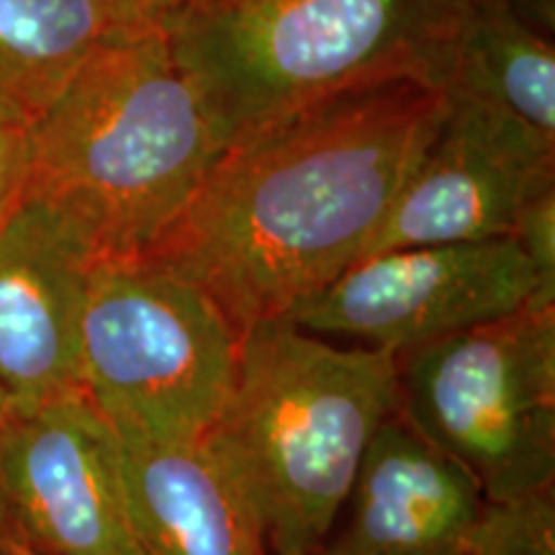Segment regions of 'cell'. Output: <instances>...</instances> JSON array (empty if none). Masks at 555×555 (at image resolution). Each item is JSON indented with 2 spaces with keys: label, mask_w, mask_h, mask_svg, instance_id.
<instances>
[{
  "label": "cell",
  "mask_w": 555,
  "mask_h": 555,
  "mask_svg": "<svg viewBox=\"0 0 555 555\" xmlns=\"http://www.w3.org/2000/svg\"><path fill=\"white\" fill-rule=\"evenodd\" d=\"M442 114L446 93L391 82L249 129L144 258L204 291L237 337L291 319L363 258Z\"/></svg>",
  "instance_id": "1"
},
{
  "label": "cell",
  "mask_w": 555,
  "mask_h": 555,
  "mask_svg": "<svg viewBox=\"0 0 555 555\" xmlns=\"http://www.w3.org/2000/svg\"><path fill=\"white\" fill-rule=\"evenodd\" d=\"M399 412V358L266 322L240 337L234 384L201 437L268 555H319L376 429Z\"/></svg>",
  "instance_id": "2"
},
{
  "label": "cell",
  "mask_w": 555,
  "mask_h": 555,
  "mask_svg": "<svg viewBox=\"0 0 555 555\" xmlns=\"http://www.w3.org/2000/svg\"><path fill=\"white\" fill-rule=\"evenodd\" d=\"M221 150L168 31L116 29L34 119L26 196L69 214L101 258H139Z\"/></svg>",
  "instance_id": "3"
},
{
  "label": "cell",
  "mask_w": 555,
  "mask_h": 555,
  "mask_svg": "<svg viewBox=\"0 0 555 555\" xmlns=\"http://www.w3.org/2000/svg\"><path fill=\"white\" fill-rule=\"evenodd\" d=\"M470 0H201L168 26L221 142L391 82L446 93Z\"/></svg>",
  "instance_id": "4"
},
{
  "label": "cell",
  "mask_w": 555,
  "mask_h": 555,
  "mask_svg": "<svg viewBox=\"0 0 555 555\" xmlns=\"http://www.w3.org/2000/svg\"><path fill=\"white\" fill-rule=\"evenodd\" d=\"M240 337L191 281L144 258L93 266L80 330L82 393L108 427L198 442L234 384Z\"/></svg>",
  "instance_id": "5"
},
{
  "label": "cell",
  "mask_w": 555,
  "mask_h": 555,
  "mask_svg": "<svg viewBox=\"0 0 555 555\" xmlns=\"http://www.w3.org/2000/svg\"><path fill=\"white\" fill-rule=\"evenodd\" d=\"M399 414L504 499L555 481V307H525L399 358Z\"/></svg>",
  "instance_id": "6"
},
{
  "label": "cell",
  "mask_w": 555,
  "mask_h": 555,
  "mask_svg": "<svg viewBox=\"0 0 555 555\" xmlns=\"http://www.w3.org/2000/svg\"><path fill=\"white\" fill-rule=\"evenodd\" d=\"M525 307H540L535 270L515 240L502 237L371 255L301 304L288 322L401 358Z\"/></svg>",
  "instance_id": "7"
},
{
  "label": "cell",
  "mask_w": 555,
  "mask_h": 555,
  "mask_svg": "<svg viewBox=\"0 0 555 555\" xmlns=\"http://www.w3.org/2000/svg\"><path fill=\"white\" fill-rule=\"evenodd\" d=\"M551 191L555 137L483 95L448 88L433 142L360 260L388 249L512 237L525 208Z\"/></svg>",
  "instance_id": "8"
},
{
  "label": "cell",
  "mask_w": 555,
  "mask_h": 555,
  "mask_svg": "<svg viewBox=\"0 0 555 555\" xmlns=\"http://www.w3.org/2000/svg\"><path fill=\"white\" fill-rule=\"evenodd\" d=\"M0 478L37 555H142L108 422L86 393L11 412Z\"/></svg>",
  "instance_id": "9"
},
{
  "label": "cell",
  "mask_w": 555,
  "mask_h": 555,
  "mask_svg": "<svg viewBox=\"0 0 555 555\" xmlns=\"http://www.w3.org/2000/svg\"><path fill=\"white\" fill-rule=\"evenodd\" d=\"M88 232L26 196L0 227V391L11 412L82 393L80 330L93 266Z\"/></svg>",
  "instance_id": "10"
},
{
  "label": "cell",
  "mask_w": 555,
  "mask_h": 555,
  "mask_svg": "<svg viewBox=\"0 0 555 555\" xmlns=\"http://www.w3.org/2000/svg\"><path fill=\"white\" fill-rule=\"evenodd\" d=\"M481 502L476 478L397 412L367 442L319 555H463Z\"/></svg>",
  "instance_id": "11"
},
{
  "label": "cell",
  "mask_w": 555,
  "mask_h": 555,
  "mask_svg": "<svg viewBox=\"0 0 555 555\" xmlns=\"http://www.w3.org/2000/svg\"><path fill=\"white\" fill-rule=\"evenodd\" d=\"M127 517L142 555H268L204 442H155L111 427Z\"/></svg>",
  "instance_id": "12"
},
{
  "label": "cell",
  "mask_w": 555,
  "mask_h": 555,
  "mask_svg": "<svg viewBox=\"0 0 555 555\" xmlns=\"http://www.w3.org/2000/svg\"><path fill=\"white\" fill-rule=\"evenodd\" d=\"M450 88L499 103L555 137V47L509 0H470Z\"/></svg>",
  "instance_id": "13"
},
{
  "label": "cell",
  "mask_w": 555,
  "mask_h": 555,
  "mask_svg": "<svg viewBox=\"0 0 555 555\" xmlns=\"http://www.w3.org/2000/svg\"><path fill=\"white\" fill-rule=\"evenodd\" d=\"M116 29L103 0H0V90L34 121Z\"/></svg>",
  "instance_id": "14"
},
{
  "label": "cell",
  "mask_w": 555,
  "mask_h": 555,
  "mask_svg": "<svg viewBox=\"0 0 555 555\" xmlns=\"http://www.w3.org/2000/svg\"><path fill=\"white\" fill-rule=\"evenodd\" d=\"M463 555H555V486L483 499Z\"/></svg>",
  "instance_id": "15"
},
{
  "label": "cell",
  "mask_w": 555,
  "mask_h": 555,
  "mask_svg": "<svg viewBox=\"0 0 555 555\" xmlns=\"http://www.w3.org/2000/svg\"><path fill=\"white\" fill-rule=\"evenodd\" d=\"M31 129V116L0 90V227L29 191Z\"/></svg>",
  "instance_id": "16"
},
{
  "label": "cell",
  "mask_w": 555,
  "mask_h": 555,
  "mask_svg": "<svg viewBox=\"0 0 555 555\" xmlns=\"http://www.w3.org/2000/svg\"><path fill=\"white\" fill-rule=\"evenodd\" d=\"M522 247L538 278V304L555 307V191L545 193L525 208L512 234Z\"/></svg>",
  "instance_id": "17"
},
{
  "label": "cell",
  "mask_w": 555,
  "mask_h": 555,
  "mask_svg": "<svg viewBox=\"0 0 555 555\" xmlns=\"http://www.w3.org/2000/svg\"><path fill=\"white\" fill-rule=\"evenodd\" d=\"M119 29H165L201 0H103Z\"/></svg>",
  "instance_id": "18"
},
{
  "label": "cell",
  "mask_w": 555,
  "mask_h": 555,
  "mask_svg": "<svg viewBox=\"0 0 555 555\" xmlns=\"http://www.w3.org/2000/svg\"><path fill=\"white\" fill-rule=\"evenodd\" d=\"M0 555H37L21 530L11 499L5 494L3 478H0Z\"/></svg>",
  "instance_id": "19"
},
{
  "label": "cell",
  "mask_w": 555,
  "mask_h": 555,
  "mask_svg": "<svg viewBox=\"0 0 555 555\" xmlns=\"http://www.w3.org/2000/svg\"><path fill=\"white\" fill-rule=\"evenodd\" d=\"M9 416H11V404H9V399H5V393L0 391V433H3Z\"/></svg>",
  "instance_id": "20"
}]
</instances>
